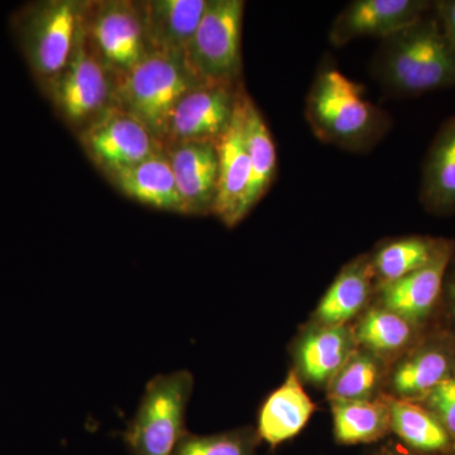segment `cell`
<instances>
[{
  "label": "cell",
  "mask_w": 455,
  "mask_h": 455,
  "mask_svg": "<svg viewBox=\"0 0 455 455\" xmlns=\"http://www.w3.org/2000/svg\"><path fill=\"white\" fill-rule=\"evenodd\" d=\"M355 331L348 325H315L302 335L296 348L301 376L316 386H328L355 352Z\"/></svg>",
  "instance_id": "cell-17"
},
{
  "label": "cell",
  "mask_w": 455,
  "mask_h": 455,
  "mask_svg": "<svg viewBox=\"0 0 455 455\" xmlns=\"http://www.w3.org/2000/svg\"><path fill=\"white\" fill-rule=\"evenodd\" d=\"M243 116L245 142H247L248 155L252 164L250 187L243 203L245 218L271 187L276 175L277 154L271 132L262 114L247 94H244L243 99Z\"/></svg>",
  "instance_id": "cell-23"
},
{
  "label": "cell",
  "mask_w": 455,
  "mask_h": 455,
  "mask_svg": "<svg viewBox=\"0 0 455 455\" xmlns=\"http://www.w3.org/2000/svg\"><path fill=\"white\" fill-rule=\"evenodd\" d=\"M242 94L241 84H203L188 92L171 116L166 146L220 142L230 127Z\"/></svg>",
  "instance_id": "cell-10"
},
{
  "label": "cell",
  "mask_w": 455,
  "mask_h": 455,
  "mask_svg": "<svg viewBox=\"0 0 455 455\" xmlns=\"http://www.w3.org/2000/svg\"><path fill=\"white\" fill-rule=\"evenodd\" d=\"M420 200L431 214L455 212V116L443 123L427 151Z\"/></svg>",
  "instance_id": "cell-20"
},
{
  "label": "cell",
  "mask_w": 455,
  "mask_h": 455,
  "mask_svg": "<svg viewBox=\"0 0 455 455\" xmlns=\"http://www.w3.org/2000/svg\"><path fill=\"white\" fill-rule=\"evenodd\" d=\"M429 0H355L335 18L329 40L335 47L363 37L387 38L433 8Z\"/></svg>",
  "instance_id": "cell-11"
},
{
  "label": "cell",
  "mask_w": 455,
  "mask_h": 455,
  "mask_svg": "<svg viewBox=\"0 0 455 455\" xmlns=\"http://www.w3.org/2000/svg\"><path fill=\"white\" fill-rule=\"evenodd\" d=\"M381 361L373 353L355 350L348 361L328 383L331 403L368 401L381 381Z\"/></svg>",
  "instance_id": "cell-27"
},
{
  "label": "cell",
  "mask_w": 455,
  "mask_h": 455,
  "mask_svg": "<svg viewBox=\"0 0 455 455\" xmlns=\"http://www.w3.org/2000/svg\"><path fill=\"white\" fill-rule=\"evenodd\" d=\"M451 455H455V451H454V453H453V454H451Z\"/></svg>",
  "instance_id": "cell-33"
},
{
  "label": "cell",
  "mask_w": 455,
  "mask_h": 455,
  "mask_svg": "<svg viewBox=\"0 0 455 455\" xmlns=\"http://www.w3.org/2000/svg\"><path fill=\"white\" fill-rule=\"evenodd\" d=\"M307 122L323 142L364 151L374 146L388 128L387 116L334 66L320 68L307 98Z\"/></svg>",
  "instance_id": "cell-2"
},
{
  "label": "cell",
  "mask_w": 455,
  "mask_h": 455,
  "mask_svg": "<svg viewBox=\"0 0 455 455\" xmlns=\"http://www.w3.org/2000/svg\"><path fill=\"white\" fill-rule=\"evenodd\" d=\"M193 387V374L185 370L149 379L123 434L131 455H172L187 433L185 418Z\"/></svg>",
  "instance_id": "cell-4"
},
{
  "label": "cell",
  "mask_w": 455,
  "mask_h": 455,
  "mask_svg": "<svg viewBox=\"0 0 455 455\" xmlns=\"http://www.w3.org/2000/svg\"><path fill=\"white\" fill-rule=\"evenodd\" d=\"M259 442V434L250 427L212 435L187 431L172 455H257Z\"/></svg>",
  "instance_id": "cell-28"
},
{
  "label": "cell",
  "mask_w": 455,
  "mask_h": 455,
  "mask_svg": "<svg viewBox=\"0 0 455 455\" xmlns=\"http://www.w3.org/2000/svg\"><path fill=\"white\" fill-rule=\"evenodd\" d=\"M314 411L315 406L302 387L298 372L291 371L260 409L257 427L259 440L277 447L298 435Z\"/></svg>",
  "instance_id": "cell-19"
},
{
  "label": "cell",
  "mask_w": 455,
  "mask_h": 455,
  "mask_svg": "<svg viewBox=\"0 0 455 455\" xmlns=\"http://www.w3.org/2000/svg\"><path fill=\"white\" fill-rule=\"evenodd\" d=\"M88 3L50 0L33 5L20 22V38L29 66L44 83L68 65Z\"/></svg>",
  "instance_id": "cell-5"
},
{
  "label": "cell",
  "mask_w": 455,
  "mask_h": 455,
  "mask_svg": "<svg viewBox=\"0 0 455 455\" xmlns=\"http://www.w3.org/2000/svg\"><path fill=\"white\" fill-rule=\"evenodd\" d=\"M112 106L136 118L166 147L171 116L203 83L181 56L147 53L131 71L114 77Z\"/></svg>",
  "instance_id": "cell-3"
},
{
  "label": "cell",
  "mask_w": 455,
  "mask_h": 455,
  "mask_svg": "<svg viewBox=\"0 0 455 455\" xmlns=\"http://www.w3.org/2000/svg\"><path fill=\"white\" fill-rule=\"evenodd\" d=\"M372 70L383 88L397 95L455 88V47L434 4L416 22L383 38Z\"/></svg>",
  "instance_id": "cell-1"
},
{
  "label": "cell",
  "mask_w": 455,
  "mask_h": 455,
  "mask_svg": "<svg viewBox=\"0 0 455 455\" xmlns=\"http://www.w3.org/2000/svg\"><path fill=\"white\" fill-rule=\"evenodd\" d=\"M448 239L412 235L383 245L373 257L374 277L379 284L392 283L423 268L435 259Z\"/></svg>",
  "instance_id": "cell-26"
},
{
  "label": "cell",
  "mask_w": 455,
  "mask_h": 455,
  "mask_svg": "<svg viewBox=\"0 0 455 455\" xmlns=\"http://www.w3.org/2000/svg\"><path fill=\"white\" fill-rule=\"evenodd\" d=\"M136 4L147 52L187 59L208 0H148Z\"/></svg>",
  "instance_id": "cell-15"
},
{
  "label": "cell",
  "mask_w": 455,
  "mask_h": 455,
  "mask_svg": "<svg viewBox=\"0 0 455 455\" xmlns=\"http://www.w3.org/2000/svg\"><path fill=\"white\" fill-rule=\"evenodd\" d=\"M374 280L371 257L352 260L341 269L320 301L316 325H344L358 315L370 300Z\"/></svg>",
  "instance_id": "cell-21"
},
{
  "label": "cell",
  "mask_w": 455,
  "mask_h": 455,
  "mask_svg": "<svg viewBox=\"0 0 455 455\" xmlns=\"http://www.w3.org/2000/svg\"><path fill=\"white\" fill-rule=\"evenodd\" d=\"M434 9L438 14L443 28L447 33L449 40L455 47V0H439L434 2Z\"/></svg>",
  "instance_id": "cell-30"
},
{
  "label": "cell",
  "mask_w": 455,
  "mask_h": 455,
  "mask_svg": "<svg viewBox=\"0 0 455 455\" xmlns=\"http://www.w3.org/2000/svg\"><path fill=\"white\" fill-rule=\"evenodd\" d=\"M44 84L59 112L74 124L90 122L112 106L113 80L90 42L85 16L68 65Z\"/></svg>",
  "instance_id": "cell-7"
},
{
  "label": "cell",
  "mask_w": 455,
  "mask_h": 455,
  "mask_svg": "<svg viewBox=\"0 0 455 455\" xmlns=\"http://www.w3.org/2000/svg\"><path fill=\"white\" fill-rule=\"evenodd\" d=\"M85 25L90 42L112 79L131 71L148 53L136 3H88Z\"/></svg>",
  "instance_id": "cell-9"
},
{
  "label": "cell",
  "mask_w": 455,
  "mask_h": 455,
  "mask_svg": "<svg viewBox=\"0 0 455 455\" xmlns=\"http://www.w3.org/2000/svg\"><path fill=\"white\" fill-rule=\"evenodd\" d=\"M386 398L390 409L391 431L403 447L421 454L454 453L453 440L427 407L416 401L394 396Z\"/></svg>",
  "instance_id": "cell-22"
},
{
  "label": "cell",
  "mask_w": 455,
  "mask_h": 455,
  "mask_svg": "<svg viewBox=\"0 0 455 455\" xmlns=\"http://www.w3.org/2000/svg\"><path fill=\"white\" fill-rule=\"evenodd\" d=\"M108 178L121 193L136 202L160 211L184 214L166 148Z\"/></svg>",
  "instance_id": "cell-18"
},
{
  "label": "cell",
  "mask_w": 455,
  "mask_h": 455,
  "mask_svg": "<svg viewBox=\"0 0 455 455\" xmlns=\"http://www.w3.org/2000/svg\"><path fill=\"white\" fill-rule=\"evenodd\" d=\"M455 373V334L440 331L419 339L391 373L394 397L421 401Z\"/></svg>",
  "instance_id": "cell-13"
},
{
  "label": "cell",
  "mask_w": 455,
  "mask_h": 455,
  "mask_svg": "<svg viewBox=\"0 0 455 455\" xmlns=\"http://www.w3.org/2000/svg\"><path fill=\"white\" fill-rule=\"evenodd\" d=\"M80 140L89 157L107 176L166 148L142 123L116 106L108 107L92 119Z\"/></svg>",
  "instance_id": "cell-8"
},
{
  "label": "cell",
  "mask_w": 455,
  "mask_h": 455,
  "mask_svg": "<svg viewBox=\"0 0 455 455\" xmlns=\"http://www.w3.org/2000/svg\"><path fill=\"white\" fill-rule=\"evenodd\" d=\"M376 455H429L421 454L418 451H411V449L403 447V444H394V443H388L387 445L379 449Z\"/></svg>",
  "instance_id": "cell-32"
},
{
  "label": "cell",
  "mask_w": 455,
  "mask_h": 455,
  "mask_svg": "<svg viewBox=\"0 0 455 455\" xmlns=\"http://www.w3.org/2000/svg\"><path fill=\"white\" fill-rule=\"evenodd\" d=\"M184 214L208 215L217 199V143L178 142L166 146Z\"/></svg>",
  "instance_id": "cell-16"
},
{
  "label": "cell",
  "mask_w": 455,
  "mask_h": 455,
  "mask_svg": "<svg viewBox=\"0 0 455 455\" xmlns=\"http://www.w3.org/2000/svg\"><path fill=\"white\" fill-rule=\"evenodd\" d=\"M238 107L226 134L217 143L218 185L212 214L228 228L235 227L244 220L243 203L250 187L252 164L245 142L243 99Z\"/></svg>",
  "instance_id": "cell-14"
},
{
  "label": "cell",
  "mask_w": 455,
  "mask_h": 455,
  "mask_svg": "<svg viewBox=\"0 0 455 455\" xmlns=\"http://www.w3.org/2000/svg\"><path fill=\"white\" fill-rule=\"evenodd\" d=\"M421 403L438 419L455 445V373L431 390Z\"/></svg>",
  "instance_id": "cell-29"
},
{
  "label": "cell",
  "mask_w": 455,
  "mask_h": 455,
  "mask_svg": "<svg viewBox=\"0 0 455 455\" xmlns=\"http://www.w3.org/2000/svg\"><path fill=\"white\" fill-rule=\"evenodd\" d=\"M455 243L447 241L435 259L423 268L392 283L379 284V307L423 328L442 301L445 275Z\"/></svg>",
  "instance_id": "cell-12"
},
{
  "label": "cell",
  "mask_w": 455,
  "mask_h": 455,
  "mask_svg": "<svg viewBox=\"0 0 455 455\" xmlns=\"http://www.w3.org/2000/svg\"><path fill=\"white\" fill-rule=\"evenodd\" d=\"M334 435L344 445L368 444L385 438L391 431L387 398L331 403Z\"/></svg>",
  "instance_id": "cell-24"
},
{
  "label": "cell",
  "mask_w": 455,
  "mask_h": 455,
  "mask_svg": "<svg viewBox=\"0 0 455 455\" xmlns=\"http://www.w3.org/2000/svg\"><path fill=\"white\" fill-rule=\"evenodd\" d=\"M243 11L242 0H208L187 53L203 83L241 84Z\"/></svg>",
  "instance_id": "cell-6"
},
{
  "label": "cell",
  "mask_w": 455,
  "mask_h": 455,
  "mask_svg": "<svg viewBox=\"0 0 455 455\" xmlns=\"http://www.w3.org/2000/svg\"><path fill=\"white\" fill-rule=\"evenodd\" d=\"M443 299L447 301L448 309L451 310L455 323V253L449 263L447 275H445L444 289H443Z\"/></svg>",
  "instance_id": "cell-31"
},
{
  "label": "cell",
  "mask_w": 455,
  "mask_h": 455,
  "mask_svg": "<svg viewBox=\"0 0 455 455\" xmlns=\"http://www.w3.org/2000/svg\"><path fill=\"white\" fill-rule=\"evenodd\" d=\"M421 328L385 309L372 307L355 331V340L377 357L403 355L420 339Z\"/></svg>",
  "instance_id": "cell-25"
}]
</instances>
